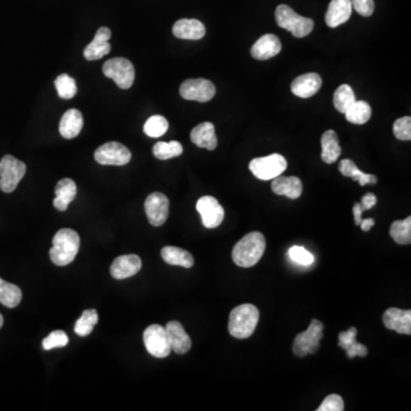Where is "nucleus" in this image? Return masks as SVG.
Wrapping results in <instances>:
<instances>
[{
  "mask_svg": "<svg viewBox=\"0 0 411 411\" xmlns=\"http://www.w3.org/2000/svg\"><path fill=\"white\" fill-rule=\"evenodd\" d=\"M267 248V241L260 232H250L236 243L232 260L240 267H252L258 263Z\"/></svg>",
  "mask_w": 411,
  "mask_h": 411,
  "instance_id": "f257e3e1",
  "label": "nucleus"
},
{
  "mask_svg": "<svg viewBox=\"0 0 411 411\" xmlns=\"http://www.w3.org/2000/svg\"><path fill=\"white\" fill-rule=\"evenodd\" d=\"M80 247V238L74 230L62 229L53 238L49 250L52 262L58 267H65L74 262Z\"/></svg>",
  "mask_w": 411,
  "mask_h": 411,
  "instance_id": "f03ea898",
  "label": "nucleus"
},
{
  "mask_svg": "<svg viewBox=\"0 0 411 411\" xmlns=\"http://www.w3.org/2000/svg\"><path fill=\"white\" fill-rule=\"evenodd\" d=\"M260 320V311L253 304H243L230 313L229 331L231 336L245 340L254 334Z\"/></svg>",
  "mask_w": 411,
  "mask_h": 411,
  "instance_id": "7ed1b4c3",
  "label": "nucleus"
},
{
  "mask_svg": "<svg viewBox=\"0 0 411 411\" xmlns=\"http://www.w3.org/2000/svg\"><path fill=\"white\" fill-rule=\"evenodd\" d=\"M276 21L280 27L291 32L293 37H307L313 30V20L300 16L288 5H279L276 7Z\"/></svg>",
  "mask_w": 411,
  "mask_h": 411,
  "instance_id": "20e7f679",
  "label": "nucleus"
},
{
  "mask_svg": "<svg viewBox=\"0 0 411 411\" xmlns=\"http://www.w3.org/2000/svg\"><path fill=\"white\" fill-rule=\"evenodd\" d=\"M27 173V166L24 162L7 155L0 160V190L5 193L15 191L21 179Z\"/></svg>",
  "mask_w": 411,
  "mask_h": 411,
  "instance_id": "39448f33",
  "label": "nucleus"
},
{
  "mask_svg": "<svg viewBox=\"0 0 411 411\" xmlns=\"http://www.w3.org/2000/svg\"><path fill=\"white\" fill-rule=\"evenodd\" d=\"M324 324L313 319L307 331L297 335L293 341V354L298 357H304L309 354L317 353L320 342L324 337Z\"/></svg>",
  "mask_w": 411,
  "mask_h": 411,
  "instance_id": "423d86ee",
  "label": "nucleus"
},
{
  "mask_svg": "<svg viewBox=\"0 0 411 411\" xmlns=\"http://www.w3.org/2000/svg\"><path fill=\"white\" fill-rule=\"evenodd\" d=\"M287 166L288 164L283 155L274 153L267 157L253 159L250 162L249 169L257 179L270 181L281 175L286 170Z\"/></svg>",
  "mask_w": 411,
  "mask_h": 411,
  "instance_id": "0eeeda50",
  "label": "nucleus"
},
{
  "mask_svg": "<svg viewBox=\"0 0 411 411\" xmlns=\"http://www.w3.org/2000/svg\"><path fill=\"white\" fill-rule=\"evenodd\" d=\"M103 74L105 77L113 79L122 89L132 87L135 80V69L127 58H115L105 62Z\"/></svg>",
  "mask_w": 411,
  "mask_h": 411,
  "instance_id": "6e6552de",
  "label": "nucleus"
},
{
  "mask_svg": "<svg viewBox=\"0 0 411 411\" xmlns=\"http://www.w3.org/2000/svg\"><path fill=\"white\" fill-rule=\"evenodd\" d=\"M143 341L148 353L158 359L168 357L172 352L166 328L160 324H151L145 329Z\"/></svg>",
  "mask_w": 411,
  "mask_h": 411,
  "instance_id": "1a4fd4ad",
  "label": "nucleus"
},
{
  "mask_svg": "<svg viewBox=\"0 0 411 411\" xmlns=\"http://www.w3.org/2000/svg\"><path fill=\"white\" fill-rule=\"evenodd\" d=\"M94 158L101 165L125 166L131 162L132 153L122 143L109 142L95 151Z\"/></svg>",
  "mask_w": 411,
  "mask_h": 411,
  "instance_id": "9d476101",
  "label": "nucleus"
},
{
  "mask_svg": "<svg viewBox=\"0 0 411 411\" xmlns=\"http://www.w3.org/2000/svg\"><path fill=\"white\" fill-rule=\"evenodd\" d=\"M179 94L189 101L205 103L212 100L216 94L215 85L207 79H189L181 85Z\"/></svg>",
  "mask_w": 411,
  "mask_h": 411,
  "instance_id": "9b49d317",
  "label": "nucleus"
},
{
  "mask_svg": "<svg viewBox=\"0 0 411 411\" xmlns=\"http://www.w3.org/2000/svg\"><path fill=\"white\" fill-rule=\"evenodd\" d=\"M197 210L201 215L203 226L207 229H215L221 225L225 215L219 200L212 196L201 197L197 203Z\"/></svg>",
  "mask_w": 411,
  "mask_h": 411,
  "instance_id": "f8f14e48",
  "label": "nucleus"
},
{
  "mask_svg": "<svg viewBox=\"0 0 411 411\" xmlns=\"http://www.w3.org/2000/svg\"><path fill=\"white\" fill-rule=\"evenodd\" d=\"M145 212L153 226H162L168 219L169 200L160 192L151 193L145 200Z\"/></svg>",
  "mask_w": 411,
  "mask_h": 411,
  "instance_id": "ddd939ff",
  "label": "nucleus"
},
{
  "mask_svg": "<svg viewBox=\"0 0 411 411\" xmlns=\"http://www.w3.org/2000/svg\"><path fill=\"white\" fill-rule=\"evenodd\" d=\"M111 38V30L107 27L98 29L94 39L84 49V56L88 61L100 60L111 51V45L109 43Z\"/></svg>",
  "mask_w": 411,
  "mask_h": 411,
  "instance_id": "4468645a",
  "label": "nucleus"
},
{
  "mask_svg": "<svg viewBox=\"0 0 411 411\" xmlns=\"http://www.w3.org/2000/svg\"><path fill=\"white\" fill-rule=\"evenodd\" d=\"M383 322L388 331H395L398 334L411 335V311L400 310L391 307L385 311Z\"/></svg>",
  "mask_w": 411,
  "mask_h": 411,
  "instance_id": "2eb2a0df",
  "label": "nucleus"
},
{
  "mask_svg": "<svg viewBox=\"0 0 411 411\" xmlns=\"http://www.w3.org/2000/svg\"><path fill=\"white\" fill-rule=\"evenodd\" d=\"M142 267V260L137 255H124L113 260L110 274L117 280L127 279L135 276Z\"/></svg>",
  "mask_w": 411,
  "mask_h": 411,
  "instance_id": "dca6fc26",
  "label": "nucleus"
},
{
  "mask_svg": "<svg viewBox=\"0 0 411 411\" xmlns=\"http://www.w3.org/2000/svg\"><path fill=\"white\" fill-rule=\"evenodd\" d=\"M281 52V41L274 34H265L253 45L250 54L254 58L265 61L274 58Z\"/></svg>",
  "mask_w": 411,
  "mask_h": 411,
  "instance_id": "f3484780",
  "label": "nucleus"
},
{
  "mask_svg": "<svg viewBox=\"0 0 411 411\" xmlns=\"http://www.w3.org/2000/svg\"><path fill=\"white\" fill-rule=\"evenodd\" d=\"M165 328L172 351L177 354L188 353L191 348L192 342L189 335L186 334L182 324H179V321H170Z\"/></svg>",
  "mask_w": 411,
  "mask_h": 411,
  "instance_id": "a211bd4d",
  "label": "nucleus"
},
{
  "mask_svg": "<svg viewBox=\"0 0 411 411\" xmlns=\"http://www.w3.org/2000/svg\"><path fill=\"white\" fill-rule=\"evenodd\" d=\"M173 34L179 39L199 41L206 34V27L200 21L195 19H181L174 24Z\"/></svg>",
  "mask_w": 411,
  "mask_h": 411,
  "instance_id": "6ab92c4d",
  "label": "nucleus"
},
{
  "mask_svg": "<svg viewBox=\"0 0 411 411\" xmlns=\"http://www.w3.org/2000/svg\"><path fill=\"white\" fill-rule=\"evenodd\" d=\"M322 86V79L318 74H305L297 77L291 84V91L298 98H309L317 94Z\"/></svg>",
  "mask_w": 411,
  "mask_h": 411,
  "instance_id": "aec40b11",
  "label": "nucleus"
},
{
  "mask_svg": "<svg viewBox=\"0 0 411 411\" xmlns=\"http://www.w3.org/2000/svg\"><path fill=\"white\" fill-rule=\"evenodd\" d=\"M271 188L278 196L288 197L289 199H297L303 192V183L296 176L279 175L274 179Z\"/></svg>",
  "mask_w": 411,
  "mask_h": 411,
  "instance_id": "412c9836",
  "label": "nucleus"
},
{
  "mask_svg": "<svg viewBox=\"0 0 411 411\" xmlns=\"http://www.w3.org/2000/svg\"><path fill=\"white\" fill-rule=\"evenodd\" d=\"M351 0H331L326 14L328 27H337L348 21L352 14Z\"/></svg>",
  "mask_w": 411,
  "mask_h": 411,
  "instance_id": "4be33fe9",
  "label": "nucleus"
},
{
  "mask_svg": "<svg viewBox=\"0 0 411 411\" xmlns=\"http://www.w3.org/2000/svg\"><path fill=\"white\" fill-rule=\"evenodd\" d=\"M191 141L199 146L207 150H215L217 148V136L215 133V126L212 122H203L197 126L191 132Z\"/></svg>",
  "mask_w": 411,
  "mask_h": 411,
  "instance_id": "5701e85b",
  "label": "nucleus"
},
{
  "mask_svg": "<svg viewBox=\"0 0 411 411\" xmlns=\"http://www.w3.org/2000/svg\"><path fill=\"white\" fill-rule=\"evenodd\" d=\"M357 328L351 327L346 331H342L338 336V346L346 351L347 357L353 359L355 357H364L368 354V348L364 344L357 343Z\"/></svg>",
  "mask_w": 411,
  "mask_h": 411,
  "instance_id": "b1692460",
  "label": "nucleus"
},
{
  "mask_svg": "<svg viewBox=\"0 0 411 411\" xmlns=\"http://www.w3.org/2000/svg\"><path fill=\"white\" fill-rule=\"evenodd\" d=\"M77 196V186L71 179H63L55 188V199L53 201L55 208L60 212H65L69 205Z\"/></svg>",
  "mask_w": 411,
  "mask_h": 411,
  "instance_id": "393cba45",
  "label": "nucleus"
},
{
  "mask_svg": "<svg viewBox=\"0 0 411 411\" xmlns=\"http://www.w3.org/2000/svg\"><path fill=\"white\" fill-rule=\"evenodd\" d=\"M84 126L81 112L77 109H70L65 112L60 122V133L63 137L71 140L79 135Z\"/></svg>",
  "mask_w": 411,
  "mask_h": 411,
  "instance_id": "a878e982",
  "label": "nucleus"
},
{
  "mask_svg": "<svg viewBox=\"0 0 411 411\" xmlns=\"http://www.w3.org/2000/svg\"><path fill=\"white\" fill-rule=\"evenodd\" d=\"M321 146H322L321 159L324 160V162L331 165V164L337 162L342 153V148L336 132L334 131L324 132V135L321 137Z\"/></svg>",
  "mask_w": 411,
  "mask_h": 411,
  "instance_id": "bb28decb",
  "label": "nucleus"
},
{
  "mask_svg": "<svg viewBox=\"0 0 411 411\" xmlns=\"http://www.w3.org/2000/svg\"><path fill=\"white\" fill-rule=\"evenodd\" d=\"M162 257L167 264L186 267V269L192 267L195 264V258L192 255L179 247L168 246L162 248Z\"/></svg>",
  "mask_w": 411,
  "mask_h": 411,
  "instance_id": "cd10ccee",
  "label": "nucleus"
},
{
  "mask_svg": "<svg viewBox=\"0 0 411 411\" xmlns=\"http://www.w3.org/2000/svg\"><path fill=\"white\" fill-rule=\"evenodd\" d=\"M338 169H340L342 175L351 177L353 181H357L361 186H367V184H376L377 183V177L376 176L361 172L360 169L357 168V166L352 160H350V159H344V160H342Z\"/></svg>",
  "mask_w": 411,
  "mask_h": 411,
  "instance_id": "c85d7f7f",
  "label": "nucleus"
},
{
  "mask_svg": "<svg viewBox=\"0 0 411 411\" xmlns=\"http://www.w3.org/2000/svg\"><path fill=\"white\" fill-rule=\"evenodd\" d=\"M347 122L354 125H364L371 118L370 105L367 102L355 101L344 113Z\"/></svg>",
  "mask_w": 411,
  "mask_h": 411,
  "instance_id": "c756f323",
  "label": "nucleus"
},
{
  "mask_svg": "<svg viewBox=\"0 0 411 411\" xmlns=\"http://www.w3.org/2000/svg\"><path fill=\"white\" fill-rule=\"evenodd\" d=\"M22 300V291L16 285L6 282L0 278V303L6 307L14 309Z\"/></svg>",
  "mask_w": 411,
  "mask_h": 411,
  "instance_id": "7c9ffc66",
  "label": "nucleus"
},
{
  "mask_svg": "<svg viewBox=\"0 0 411 411\" xmlns=\"http://www.w3.org/2000/svg\"><path fill=\"white\" fill-rule=\"evenodd\" d=\"M392 239L399 245H410L411 243V217L403 221H395L392 223L390 230Z\"/></svg>",
  "mask_w": 411,
  "mask_h": 411,
  "instance_id": "2f4dec72",
  "label": "nucleus"
},
{
  "mask_svg": "<svg viewBox=\"0 0 411 411\" xmlns=\"http://www.w3.org/2000/svg\"><path fill=\"white\" fill-rule=\"evenodd\" d=\"M183 153V146L179 142L172 141L158 142L153 146V155L159 160H168V159L176 158Z\"/></svg>",
  "mask_w": 411,
  "mask_h": 411,
  "instance_id": "473e14b6",
  "label": "nucleus"
},
{
  "mask_svg": "<svg viewBox=\"0 0 411 411\" xmlns=\"http://www.w3.org/2000/svg\"><path fill=\"white\" fill-rule=\"evenodd\" d=\"M355 100L353 89L348 85H341L336 89L334 94V105L336 110L341 113H345L347 109L353 104Z\"/></svg>",
  "mask_w": 411,
  "mask_h": 411,
  "instance_id": "72a5a7b5",
  "label": "nucleus"
},
{
  "mask_svg": "<svg viewBox=\"0 0 411 411\" xmlns=\"http://www.w3.org/2000/svg\"><path fill=\"white\" fill-rule=\"evenodd\" d=\"M98 315L96 310H86L82 312L81 317L78 319L74 324L76 334L81 337L88 336L94 329L95 324H98Z\"/></svg>",
  "mask_w": 411,
  "mask_h": 411,
  "instance_id": "f704fd0d",
  "label": "nucleus"
},
{
  "mask_svg": "<svg viewBox=\"0 0 411 411\" xmlns=\"http://www.w3.org/2000/svg\"><path fill=\"white\" fill-rule=\"evenodd\" d=\"M169 124L162 115H152L146 120L144 133L148 137H160L168 131Z\"/></svg>",
  "mask_w": 411,
  "mask_h": 411,
  "instance_id": "c9c22d12",
  "label": "nucleus"
},
{
  "mask_svg": "<svg viewBox=\"0 0 411 411\" xmlns=\"http://www.w3.org/2000/svg\"><path fill=\"white\" fill-rule=\"evenodd\" d=\"M55 87L58 91V96L65 100H70L77 94V84L74 78L68 74H61L55 80Z\"/></svg>",
  "mask_w": 411,
  "mask_h": 411,
  "instance_id": "e433bc0d",
  "label": "nucleus"
},
{
  "mask_svg": "<svg viewBox=\"0 0 411 411\" xmlns=\"http://www.w3.org/2000/svg\"><path fill=\"white\" fill-rule=\"evenodd\" d=\"M68 335L65 331H55L48 335L47 337L43 341V348L45 351H51L56 347H65L68 345Z\"/></svg>",
  "mask_w": 411,
  "mask_h": 411,
  "instance_id": "4c0bfd02",
  "label": "nucleus"
},
{
  "mask_svg": "<svg viewBox=\"0 0 411 411\" xmlns=\"http://www.w3.org/2000/svg\"><path fill=\"white\" fill-rule=\"evenodd\" d=\"M288 255L293 262L300 265H311L314 262V256L310 252H307L304 247L293 246L288 250Z\"/></svg>",
  "mask_w": 411,
  "mask_h": 411,
  "instance_id": "58836bf2",
  "label": "nucleus"
},
{
  "mask_svg": "<svg viewBox=\"0 0 411 411\" xmlns=\"http://www.w3.org/2000/svg\"><path fill=\"white\" fill-rule=\"evenodd\" d=\"M393 133L395 137L401 141H410L411 140V118L403 117L395 122Z\"/></svg>",
  "mask_w": 411,
  "mask_h": 411,
  "instance_id": "ea45409f",
  "label": "nucleus"
},
{
  "mask_svg": "<svg viewBox=\"0 0 411 411\" xmlns=\"http://www.w3.org/2000/svg\"><path fill=\"white\" fill-rule=\"evenodd\" d=\"M344 409H345V407H344L343 398L337 395H328L327 398L324 399V402L321 403L320 407L317 410L343 411Z\"/></svg>",
  "mask_w": 411,
  "mask_h": 411,
  "instance_id": "a19ab883",
  "label": "nucleus"
},
{
  "mask_svg": "<svg viewBox=\"0 0 411 411\" xmlns=\"http://www.w3.org/2000/svg\"><path fill=\"white\" fill-rule=\"evenodd\" d=\"M352 7L360 14L361 16H371L374 13V0H351Z\"/></svg>",
  "mask_w": 411,
  "mask_h": 411,
  "instance_id": "79ce46f5",
  "label": "nucleus"
},
{
  "mask_svg": "<svg viewBox=\"0 0 411 411\" xmlns=\"http://www.w3.org/2000/svg\"><path fill=\"white\" fill-rule=\"evenodd\" d=\"M376 203H377V198H376L374 193H366L362 200H361L360 205L364 210H368V209L374 208Z\"/></svg>",
  "mask_w": 411,
  "mask_h": 411,
  "instance_id": "37998d69",
  "label": "nucleus"
},
{
  "mask_svg": "<svg viewBox=\"0 0 411 411\" xmlns=\"http://www.w3.org/2000/svg\"><path fill=\"white\" fill-rule=\"evenodd\" d=\"M364 208L361 207L360 203H355L353 207L354 221H355V225H360L361 221H362V214H364Z\"/></svg>",
  "mask_w": 411,
  "mask_h": 411,
  "instance_id": "c03bdc74",
  "label": "nucleus"
},
{
  "mask_svg": "<svg viewBox=\"0 0 411 411\" xmlns=\"http://www.w3.org/2000/svg\"><path fill=\"white\" fill-rule=\"evenodd\" d=\"M361 229L364 232H368V231H370L371 227L375 225V221L373 219H362L360 223Z\"/></svg>",
  "mask_w": 411,
  "mask_h": 411,
  "instance_id": "a18cd8bd",
  "label": "nucleus"
},
{
  "mask_svg": "<svg viewBox=\"0 0 411 411\" xmlns=\"http://www.w3.org/2000/svg\"><path fill=\"white\" fill-rule=\"evenodd\" d=\"M3 315H1V314H0V328L3 327Z\"/></svg>",
  "mask_w": 411,
  "mask_h": 411,
  "instance_id": "49530a36",
  "label": "nucleus"
}]
</instances>
